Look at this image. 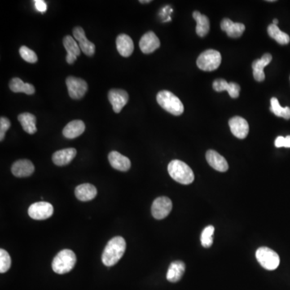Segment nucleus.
<instances>
[{
    "label": "nucleus",
    "instance_id": "obj_1",
    "mask_svg": "<svg viewBox=\"0 0 290 290\" xmlns=\"http://www.w3.org/2000/svg\"><path fill=\"white\" fill-rule=\"evenodd\" d=\"M126 241L123 237L116 236L112 238L105 247L102 255L103 265L111 267L117 264L124 256V252L126 251Z\"/></svg>",
    "mask_w": 290,
    "mask_h": 290
},
{
    "label": "nucleus",
    "instance_id": "obj_2",
    "mask_svg": "<svg viewBox=\"0 0 290 290\" xmlns=\"http://www.w3.org/2000/svg\"><path fill=\"white\" fill-rule=\"evenodd\" d=\"M168 172L174 181L182 185H189L194 181V174L192 169L181 160H172L168 165Z\"/></svg>",
    "mask_w": 290,
    "mask_h": 290
},
{
    "label": "nucleus",
    "instance_id": "obj_3",
    "mask_svg": "<svg viewBox=\"0 0 290 290\" xmlns=\"http://www.w3.org/2000/svg\"><path fill=\"white\" fill-rule=\"evenodd\" d=\"M76 261L74 252L70 249L62 250L54 257L52 268L56 273L62 275L71 272L74 268Z\"/></svg>",
    "mask_w": 290,
    "mask_h": 290
},
{
    "label": "nucleus",
    "instance_id": "obj_4",
    "mask_svg": "<svg viewBox=\"0 0 290 290\" xmlns=\"http://www.w3.org/2000/svg\"><path fill=\"white\" fill-rule=\"evenodd\" d=\"M156 100L160 107L172 115L178 116L184 112L183 103L172 92L168 90L159 92Z\"/></svg>",
    "mask_w": 290,
    "mask_h": 290
},
{
    "label": "nucleus",
    "instance_id": "obj_5",
    "mask_svg": "<svg viewBox=\"0 0 290 290\" xmlns=\"http://www.w3.org/2000/svg\"><path fill=\"white\" fill-rule=\"evenodd\" d=\"M221 62L222 57L219 52L209 49L200 54L197 60V66L202 71H214L219 67Z\"/></svg>",
    "mask_w": 290,
    "mask_h": 290
},
{
    "label": "nucleus",
    "instance_id": "obj_6",
    "mask_svg": "<svg viewBox=\"0 0 290 290\" xmlns=\"http://www.w3.org/2000/svg\"><path fill=\"white\" fill-rule=\"evenodd\" d=\"M256 259L260 265L267 270H275L280 265V257L271 248L262 247L257 249Z\"/></svg>",
    "mask_w": 290,
    "mask_h": 290
},
{
    "label": "nucleus",
    "instance_id": "obj_7",
    "mask_svg": "<svg viewBox=\"0 0 290 290\" xmlns=\"http://www.w3.org/2000/svg\"><path fill=\"white\" fill-rule=\"evenodd\" d=\"M66 82L69 94L72 99H80L87 92L88 85L83 79L70 76L67 77Z\"/></svg>",
    "mask_w": 290,
    "mask_h": 290
},
{
    "label": "nucleus",
    "instance_id": "obj_8",
    "mask_svg": "<svg viewBox=\"0 0 290 290\" xmlns=\"http://www.w3.org/2000/svg\"><path fill=\"white\" fill-rule=\"evenodd\" d=\"M54 214V207L46 202L35 203L28 208V216L33 219L45 220Z\"/></svg>",
    "mask_w": 290,
    "mask_h": 290
},
{
    "label": "nucleus",
    "instance_id": "obj_9",
    "mask_svg": "<svg viewBox=\"0 0 290 290\" xmlns=\"http://www.w3.org/2000/svg\"><path fill=\"white\" fill-rule=\"evenodd\" d=\"M173 208L172 201L167 197H159L151 206V215L156 219H163L170 214Z\"/></svg>",
    "mask_w": 290,
    "mask_h": 290
},
{
    "label": "nucleus",
    "instance_id": "obj_10",
    "mask_svg": "<svg viewBox=\"0 0 290 290\" xmlns=\"http://www.w3.org/2000/svg\"><path fill=\"white\" fill-rule=\"evenodd\" d=\"M108 99L115 113H120L122 109L128 103L129 96L125 90L112 89L108 93Z\"/></svg>",
    "mask_w": 290,
    "mask_h": 290
},
{
    "label": "nucleus",
    "instance_id": "obj_11",
    "mask_svg": "<svg viewBox=\"0 0 290 290\" xmlns=\"http://www.w3.org/2000/svg\"><path fill=\"white\" fill-rule=\"evenodd\" d=\"M72 34L75 40L78 42L79 47L85 55H94L95 53V45L94 43L89 41L85 36L83 28L81 27H76L72 30Z\"/></svg>",
    "mask_w": 290,
    "mask_h": 290
},
{
    "label": "nucleus",
    "instance_id": "obj_12",
    "mask_svg": "<svg viewBox=\"0 0 290 290\" xmlns=\"http://www.w3.org/2000/svg\"><path fill=\"white\" fill-rule=\"evenodd\" d=\"M229 126L232 134L239 139H244L249 133V125L247 120L239 116H235L229 120Z\"/></svg>",
    "mask_w": 290,
    "mask_h": 290
},
{
    "label": "nucleus",
    "instance_id": "obj_13",
    "mask_svg": "<svg viewBox=\"0 0 290 290\" xmlns=\"http://www.w3.org/2000/svg\"><path fill=\"white\" fill-rule=\"evenodd\" d=\"M160 40L153 32L145 33L140 41V48L144 54H149L160 47Z\"/></svg>",
    "mask_w": 290,
    "mask_h": 290
},
{
    "label": "nucleus",
    "instance_id": "obj_14",
    "mask_svg": "<svg viewBox=\"0 0 290 290\" xmlns=\"http://www.w3.org/2000/svg\"><path fill=\"white\" fill-rule=\"evenodd\" d=\"M35 167L32 161L28 160H19L11 166V173L16 177H29L34 173Z\"/></svg>",
    "mask_w": 290,
    "mask_h": 290
},
{
    "label": "nucleus",
    "instance_id": "obj_15",
    "mask_svg": "<svg viewBox=\"0 0 290 290\" xmlns=\"http://www.w3.org/2000/svg\"><path fill=\"white\" fill-rule=\"evenodd\" d=\"M63 45L67 51V62L68 64L72 65L76 62L77 57L81 54V49L74 39L71 36H65Z\"/></svg>",
    "mask_w": 290,
    "mask_h": 290
},
{
    "label": "nucleus",
    "instance_id": "obj_16",
    "mask_svg": "<svg viewBox=\"0 0 290 290\" xmlns=\"http://www.w3.org/2000/svg\"><path fill=\"white\" fill-rule=\"evenodd\" d=\"M207 162L216 170L218 172H226L228 169V163L223 156L214 150L207 151L206 154Z\"/></svg>",
    "mask_w": 290,
    "mask_h": 290
},
{
    "label": "nucleus",
    "instance_id": "obj_17",
    "mask_svg": "<svg viewBox=\"0 0 290 290\" xmlns=\"http://www.w3.org/2000/svg\"><path fill=\"white\" fill-rule=\"evenodd\" d=\"M108 160L111 167L116 170L127 172L130 169L131 160L118 151H111L108 155Z\"/></svg>",
    "mask_w": 290,
    "mask_h": 290
},
{
    "label": "nucleus",
    "instance_id": "obj_18",
    "mask_svg": "<svg viewBox=\"0 0 290 290\" xmlns=\"http://www.w3.org/2000/svg\"><path fill=\"white\" fill-rule=\"evenodd\" d=\"M116 47L119 54L122 57L124 58L130 57L134 51V43L133 39L127 34L119 35L116 39Z\"/></svg>",
    "mask_w": 290,
    "mask_h": 290
},
{
    "label": "nucleus",
    "instance_id": "obj_19",
    "mask_svg": "<svg viewBox=\"0 0 290 290\" xmlns=\"http://www.w3.org/2000/svg\"><path fill=\"white\" fill-rule=\"evenodd\" d=\"M273 57L271 54H265L262 56L260 59L254 61L252 63V71H253V77L257 81H263L265 79L264 69L271 62Z\"/></svg>",
    "mask_w": 290,
    "mask_h": 290
},
{
    "label": "nucleus",
    "instance_id": "obj_20",
    "mask_svg": "<svg viewBox=\"0 0 290 290\" xmlns=\"http://www.w3.org/2000/svg\"><path fill=\"white\" fill-rule=\"evenodd\" d=\"M221 29L226 32L229 37L238 38L245 31V26L241 23H234L230 19H224L221 22Z\"/></svg>",
    "mask_w": 290,
    "mask_h": 290
},
{
    "label": "nucleus",
    "instance_id": "obj_21",
    "mask_svg": "<svg viewBox=\"0 0 290 290\" xmlns=\"http://www.w3.org/2000/svg\"><path fill=\"white\" fill-rule=\"evenodd\" d=\"M214 90L217 92H222L226 90L228 92L229 95L232 98H237L239 96V91H240V86L239 84L235 82H230L228 83L224 79H217L214 81Z\"/></svg>",
    "mask_w": 290,
    "mask_h": 290
},
{
    "label": "nucleus",
    "instance_id": "obj_22",
    "mask_svg": "<svg viewBox=\"0 0 290 290\" xmlns=\"http://www.w3.org/2000/svg\"><path fill=\"white\" fill-rule=\"evenodd\" d=\"M77 154V150L75 148H66L59 150L54 152L53 155V161L58 166H64L70 164Z\"/></svg>",
    "mask_w": 290,
    "mask_h": 290
},
{
    "label": "nucleus",
    "instance_id": "obj_23",
    "mask_svg": "<svg viewBox=\"0 0 290 290\" xmlns=\"http://www.w3.org/2000/svg\"><path fill=\"white\" fill-rule=\"evenodd\" d=\"M85 125L81 120H72L63 129V136L67 139H74L85 132Z\"/></svg>",
    "mask_w": 290,
    "mask_h": 290
},
{
    "label": "nucleus",
    "instance_id": "obj_24",
    "mask_svg": "<svg viewBox=\"0 0 290 290\" xmlns=\"http://www.w3.org/2000/svg\"><path fill=\"white\" fill-rule=\"evenodd\" d=\"M75 195L78 200L88 202L93 200L96 197L97 189L91 184H81L75 189Z\"/></svg>",
    "mask_w": 290,
    "mask_h": 290
},
{
    "label": "nucleus",
    "instance_id": "obj_25",
    "mask_svg": "<svg viewBox=\"0 0 290 290\" xmlns=\"http://www.w3.org/2000/svg\"><path fill=\"white\" fill-rule=\"evenodd\" d=\"M185 271H186V265L182 261L177 260V261L172 262L167 272V280L173 283L179 282L185 273Z\"/></svg>",
    "mask_w": 290,
    "mask_h": 290
},
{
    "label": "nucleus",
    "instance_id": "obj_26",
    "mask_svg": "<svg viewBox=\"0 0 290 290\" xmlns=\"http://www.w3.org/2000/svg\"><path fill=\"white\" fill-rule=\"evenodd\" d=\"M9 87L11 91L15 93H24L28 95H32L36 91L34 85L30 83H25L19 77H14L11 79L9 83Z\"/></svg>",
    "mask_w": 290,
    "mask_h": 290
},
{
    "label": "nucleus",
    "instance_id": "obj_27",
    "mask_svg": "<svg viewBox=\"0 0 290 290\" xmlns=\"http://www.w3.org/2000/svg\"><path fill=\"white\" fill-rule=\"evenodd\" d=\"M18 120L26 133L31 135L36 133V118L34 115L28 112L22 113L18 116Z\"/></svg>",
    "mask_w": 290,
    "mask_h": 290
},
{
    "label": "nucleus",
    "instance_id": "obj_28",
    "mask_svg": "<svg viewBox=\"0 0 290 290\" xmlns=\"http://www.w3.org/2000/svg\"><path fill=\"white\" fill-rule=\"evenodd\" d=\"M193 17L197 22V34L201 37L207 36L210 31V20L207 15H202L196 11L193 13Z\"/></svg>",
    "mask_w": 290,
    "mask_h": 290
},
{
    "label": "nucleus",
    "instance_id": "obj_29",
    "mask_svg": "<svg viewBox=\"0 0 290 290\" xmlns=\"http://www.w3.org/2000/svg\"><path fill=\"white\" fill-rule=\"evenodd\" d=\"M268 33L272 38L274 39L280 45H287L290 41V36L282 32L278 25L270 24L268 28Z\"/></svg>",
    "mask_w": 290,
    "mask_h": 290
},
{
    "label": "nucleus",
    "instance_id": "obj_30",
    "mask_svg": "<svg viewBox=\"0 0 290 290\" xmlns=\"http://www.w3.org/2000/svg\"><path fill=\"white\" fill-rule=\"evenodd\" d=\"M270 111L278 117H283L286 120L290 119V108L288 107H282L278 102V98H271Z\"/></svg>",
    "mask_w": 290,
    "mask_h": 290
},
{
    "label": "nucleus",
    "instance_id": "obj_31",
    "mask_svg": "<svg viewBox=\"0 0 290 290\" xmlns=\"http://www.w3.org/2000/svg\"><path fill=\"white\" fill-rule=\"evenodd\" d=\"M215 232V227L213 226H208L202 232L201 242L204 248H208L213 244V235Z\"/></svg>",
    "mask_w": 290,
    "mask_h": 290
},
{
    "label": "nucleus",
    "instance_id": "obj_32",
    "mask_svg": "<svg viewBox=\"0 0 290 290\" xmlns=\"http://www.w3.org/2000/svg\"><path fill=\"white\" fill-rule=\"evenodd\" d=\"M11 259L8 252L4 249L0 250V273H4L11 268Z\"/></svg>",
    "mask_w": 290,
    "mask_h": 290
},
{
    "label": "nucleus",
    "instance_id": "obj_33",
    "mask_svg": "<svg viewBox=\"0 0 290 290\" xmlns=\"http://www.w3.org/2000/svg\"><path fill=\"white\" fill-rule=\"evenodd\" d=\"M19 54L25 62L28 63H36L38 61L37 55L32 49L26 46H21L19 49Z\"/></svg>",
    "mask_w": 290,
    "mask_h": 290
},
{
    "label": "nucleus",
    "instance_id": "obj_34",
    "mask_svg": "<svg viewBox=\"0 0 290 290\" xmlns=\"http://www.w3.org/2000/svg\"><path fill=\"white\" fill-rule=\"evenodd\" d=\"M11 127V122L8 119L5 117H1L0 119V141H2L4 139L5 133Z\"/></svg>",
    "mask_w": 290,
    "mask_h": 290
},
{
    "label": "nucleus",
    "instance_id": "obj_35",
    "mask_svg": "<svg viewBox=\"0 0 290 290\" xmlns=\"http://www.w3.org/2000/svg\"><path fill=\"white\" fill-rule=\"evenodd\" d=\"M35 6H36V10L40 12L44 13L47 10V4L44 0H36Z\"/></svg>",
    "mask_w": 290,
    "mask_h": 290
},
{
    "label": "nucleus",
    "instance_id": "obj_36",
    "mask_svg": "<svg viewBox=\"0 0 290 290\" xmlns=\"http://www.w3.org/2000/svg\"><path fill=\"white\" fill-rule=\"evenodd\" d=\"M285 137H278L275 141V146L277 147H284Z\"/></svg>",
    "mask_w": 290,
    "mask_h": 290
},
{
    "label": "nucleus",
    "instance_id": "obj_37",
    "mask_svg": "<svg viewBox=\"0 0 290 290\" xmlns=\"http://www.w3.org/2000/svg\"><path fill=\"white\" fill-rule=\"evenodd\" d=\"M284 147H290V136H288V137H285Z\"/></svg>",
    "mask_w": 290,
    "mask_h": 290
},
{
    "label": "nucleus",
    "instance_id": "obj_38",
    "mask_svg": "<svg viewBox=\"0 0 290 290\" xmlns=\"http://www.w3.org/2000/svg\"><path fill=\"white\" fill-rule=\"evenodd\" d=\"M278 19H273V24H275V25H278Z\"/></svg>",
    "mask_w": 290,
    "mask_h": 290
},
{
    "label": "nucleus",
    "instance_id": "obj_39",
    "mask_svg": "<svg viewBox=\"0 0 290 290\" xmlns=\"http://www.w3.org/2000/svg\"><path fill=\"white\" fill-rule=\"evenodd\" d=\"M141 3H147V2H150L151 1L150 0H147V1H140Z\"/></svg>",
    "mask_w": 290,
    "mask_h": 290
}]
</instances>
